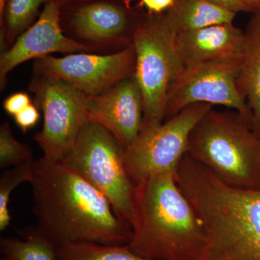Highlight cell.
<instances>
[{"mask_svg": "<svg viewBox=\"0 0 260 260\" xmlns=\"http://www.w3.org/2000/svg\"><path fill=\"white\" fill-rule=\"evenodd\" d=\"M32 213L40 232L59 246L92 242L127 245L133 230L116 215L107 198L62 161L34 162Z\"/></svg>", "mask_w": 260, "mask_h": 260, "instance_id": "obj_1", "label": "cell"}, {"mask_svg": "<svg viewBox=\"0 0 260 260\" xmlns=\"http://www.w3.org/2000/svg\"><path fill=\"white\" fill-rule=\"evenodd\" d=\"M175 177L204 229L197 260H260V189L227 185L188 154Z\"/></svg>", "mask_w": 260, "mask_h": 260, "instance_id": "obj_2", "label": "cell"}, {"mask_svg": "<svg viewBox=\"0 0 260 260\" xmlns=\"http://www.w3.org/2000/svg\"><path fill=\"white\" fill-rule=\"evenodd\" d=\"M130 250L150 260H197L205 241L203 223L179 189L175 172L135 184Z\"/></svg>", "mask_w": 260, "mask_h": 260, "instance_id": "obj_3", "label": "cell"}, {"mask_svg": "<svg viewBox=\"0 0 260 260\" xmlns=\"http://www.w3.org/2000/svg\"><path fill=\"white\" fill-rule=\"evenodd\" d=\"M186 154L227 185L260 189V137L236 111L212 108L191 130Z\"/></svg>", "mask_w": 260, "mask_h": 260, "instance_id": "obj_4", "label": "cell"}, {"mask_svg": "<svg viewBox=\"0 0 260 260\" xmlns=\"http://www.w3.org/2000/svg\"><path fill=\"white\" fill-rule=\"evenodd\" d=\"M124 148L104 126L89 120L61 161L100 191L118 217L133 227L135 184L124 166Z\"/></svg>", "mask_w": 260, "mask_h": 260, "instance_id": "obj_5", "label": "cell"}, {"mask_svg": "<svg viewBox=\"0 0 260 260\" xmlns=\"http://www.w3.org/2000/svg\"><path fill=\"white\" fill-rule=\"evenodd\" d=\"M176 39L164 13H145L135 32L134 75L143 94L142 128L165 121L168 92L184 69Z\"/></svg>", "mask_w": 260, "mask_h": 260, "instance_id": "obj_6", "label": "cell"}, {"mask_svg": "<svg viewBox=\"0 0 260 260\" xmlns=\"http://www.w3.org/2000/svg\"><path fill=\"white\" fill-rule=\"evenodd\" d=\"M34 75L30 90L44 114L42 131L34 138L43 158L61 161L89 121V96L64 80L35 72Z\"/></svg>", "mask_w": 260, "mask_h": 260, "instance_id": "obj_7", "label": "cell"}, {"mask_svg": "<svg viewBox=\"0 0 260 260\" xmlns=\"http://www.w3.org/2000/svg\"><path fill=\"white\" fill-rule=\"evenodd\" d=\"M212 108L192 104L161 124L142 128L137 140L124 149V166L133 184L155 174L176 173L187 153L191 130Z\"/></svg>", "mask_w": 260, "mask_h": 260, "instance_id": "obj_8", "label": "cell"}, {"mask_svg": "<svg viewBox=\"0 0 260 260\" xmlns=\"http://www.w3.org/2000/svg\"><path fill=\"white\" fill-rule=\"evenodd\" d=\"M144 14L120 0L73 2L61 7V25L70 39L112 54L133 47Z\"/></svg>", "mask_w": 260, "mask_h": 260, "instance_id": "obj_9", "label": "cell"}, {"mask_svg": "<svg viewBox=\"0 0 260 260\" xmlns=\"http://www.w3.org/2000/svg\"><path fill=\"white\" fill-rule=\"evenodd\" d=\"M241 65L184 68L168 92L165 120L195 104L221 105L239 112L253 129V116L239 92Z\"/></svg>", "mask_w": 260, "mask_h": 260, "instance_id": "obj_10", "label": "cell"}, {"mask_svg": "<svg viewBox=\"0 0 260 260\" xmlns=\"http://www.w3.org/2000/svg\"><path fill=\"white\" fill-rule=\"evenodd\" d=\"M134 47L112 54H70L37 59L34 72L64 80L88 96L100 95L134 74Z\"/></svg>", "mask_w": 260, "mask_h": 260, "instance_id": "obj_11", "label": "cell"}, {"mask_svg": "<svg viewBox=\"0 0 260 260\" xmlns=\"http://www.w3.org/2000/svg\"><path fill=\"white\" fill-rule=\"evenodd\" d=\"M64 5L66 3L59 0L46 3L37 21L18 37L8 50L2 52V90L8 73L24 61L42 59L51 53L97 52L93 47L70 39L63 31L60 16L61 7Z\"/></svg>", "mask_w": 260, "mask_h": 260, "instance_id": "obj_12", "label": "cell"}, {"mask_svg": "<svg viewBox=\"0 0 260 260\" xmlns=\"http://www.w3.org/2000/svg\"><path fill=\"white\" fill-rule=\"evenodd\" d=\"M88 118L109 130L124 149L133 144L143 121V94L134 74L100 95L89 96Z\"/></svg>", "mask_w": 260, "mask_h": 260, "instance_id": "obj_13", "label": "cell"}, {"mask_svg": "<svg viewBox=\"0 0 260 260\" xmlns=\"http://www.w3.org/2000/svg\"><path fill=\"white\" fill-rule=\"evenodd\" d=\"M176 42L184 68L242 65L245 32L233 23L218 24L181 32Z\"/></svg>", "mask_w": 260, "mask_h": 260, "instance_id": "obj_14", "label": "cell"}, {"mask_svg": "<svg viewBox=\"0 0 260 260\" xmlns=\"http://www.w3.org/2000/svg\"><path fill=\"white\" fill-rule=\"evenodd\" d=\"M245 50L237 85L252 113L253 130L260 137V11L246 25Z\"/></svg>", "mask_w": 260, "mask_h": 260, "instance_id": "obj_15", "label": "cell"}, {"mask_svg": "<svg viewBox=\"0 0 260 260\" xmlns=\"http://www.w3.org/2000/svg\"><path fill=\"white\" fill-rule=\"evenodd\" d=\"M164 15L169 28L177 35L218 24L233 23L237 15L205 0H176Z\"/></svg>", "mask_w": 260, "mask_h": 260, "instance_id": "obj_16", "label": "cell"}, {"mask_svg": "<svg viewBox=\"0 0 260 260\" xmlns=\"http://www.w3.org/2000/svg\"><path fill=\"white\" fill-rule=\"evenodd\" d=\"M20 238L0 239L1 260H56L57 246L37 226L19 232Z\"/></svg>", "mask_w": 260, "mask_h": 260, "instance_id": "obj_17", "label": "cell"}, {"mask_svg": "<svg viewBox=\"0 0 260 260\" xmlns=\"http://www.w3.org/2000/svg\"><path fill=\"white\" fill-rule=\"evenodd\" d=\"M54 0H8L2 23L1 50L10 47L24 31L30 28L43 4ZM68 3L73 0H59Z\"/></svg>", "mask_w": 260, "mask_h": 260, "instance_id": "obj_18", "label": "cell"}, {"mask_svg": "<svg viewBox=\"0 0 260 260\" xmlns=\"http://www.w3.org/2000/svg\"><path fill=\"white\" fill-rule=\"evenodd\" d=\"M56 260H150L130 250L127 245L92 242L67 243L57 246Z\"/></svg>", "mask_w": 260, "mask_h": 260, "instance_id": "obj_19", "label": "cell"}, {"mask_svg": "<svg viewBox=\"0 0 260 260\" xmlns=\"http://www.w3.org/2000/svg\"><path fill=\"white\" fill-rule=\"evenodd\" d=\"M35 160L6 169L0 177V231L9 226L11 215L9 210L10 195L17 186L24 182L30 183L34 173Z\"/></svg>", "mask_w": 260, "mask_h": 260, "instance_id": "obj_20", "label": "cell"}, {"mask_svg": "<svg viewBox=\"0 0 260 260\" xmlns=\"http://www.w3.org/2000/svg\"><path fill=\"white\" fill-rule=\"evenodd\" d=\"M32 160L30 147L15 139L9 123H3L0 126V168L6 169Z\"/></svg>", "mask_w": 260, "mask_h": 260, "instance_id": "obj_21", "label": "cell"}, {"mask_svg": "<svg viewBox=\"0 0 260 260\" xmlns=\"http://www.w3.org/2000/svg\"><path fill=\"white\" fill-rule=\"evenodd\" d=\"M39 109L37 106L31 104L14 116L15 122L23 133H26L28 129L34 127L39 121Z\"/></svg>", "mask_w": 260, "mask_h": 260, "instance_id": "obj_22", "label": "cell"}, {"mask_svg": "<svg viewBox=\"0 0 260 260\" xmlns=\"http://www.w3.org/2000/svg\"><path fill=\"white\" fill-rule=\"evenodd\" d=\"M30 104L31 102L28 94L19 92L7 98L3 106H4L5 110L8 114L14 116Z\"/></svg>", "mask_w": 260, "mask_h": 260, "instance_id": "obj_23", "label": "cell"}, {"mask_svg": "<svg viewBox=\"0 0 260 260\" xmlns=\"http://www.w3.org/2000/svg\"><path fill=\"white\" fill-rule=\"evenodd\" d=\"M176 0H140L138 7L145 8L150 14H162L174 6Z\"/></svg>", "mask_w": 260, "mask_h": 260, "instance_id": "obj_24", "label": "cell"}, {"mask_svg": "<svg viewBox=\"0 0 260 260\" xmlns=\"http://www.w3.org/2000/svg\"><path fill=\"white\" fill-rule=\"evenodd\" d=\"M205 1L236 14L240 12H246L240 0H205Z\"/></svg>", "mask_w": 260, "mask_h": 260, "instance_id": "obj_25", "label": "cell"}, {"mask_svg": "<svg viewBox=\"0 0 260 260\" xmlns=\"http://www.w3.org/2000/svg\"><path fill=\"white\" fill-rule=\"evenodd\" d=\"M246 13H256L260 11V0H240Z\"/></svg>", "mask_w": 260, "mask_h": 260, "instance_id": "obj_26", "label": "cell"}, {"mask_svg": "<svg viewBox=\"0 0 260 260\" xmlns=\"http://www.w3.org/2000/svg\"><path fill=\"white\" fill-rule=\"evenodd\" d=\"M8 0H0V23H2L4 18L5 8H6Z\"/></svg>", "mask_w": 260, "mask_h": 260, "instance_id": "obj_27", "label": "cell"}, {"mask_svg": "<svg viewBox=\"0 0 260 260\" xmlns=\"http://www.w3.org/2000/svg\"><path fill=\"white\" fill-rule=\"evenodd\" d=\"M88 1H92V0H73V2H88ZM120 1L128 2L127 0H120ZM73 2H72V3H73Z\"/></svg>", "mask_w": 260, "mask_h": 260, "instance_id": "obj_28", "label": "cell"}]
</instances>
